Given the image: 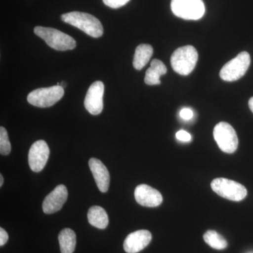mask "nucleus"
Here are the masks:
<instances>
[{
  "label": "nucleus",
  "instance_id": "obj_22",
  "mask_svg": "<svg viewBox=\"0 0 253 253\" xmlns=\"http://www.w3.org/2000/svg\"><path fill=\"white\" fill-rule=\"evenodd\" d=\"M176 137L178 140L184 141V142H189L191 139V134L184 130L177 131L176 134Z\"/></svg>",
  "mask_w": 253,
  "mask_h": 253
},
{
  "label": "nucleus",
  "instance_id": "obj_20",
  "mask_svg": "<svg viewBox=\"0 0 253 253\" xmlns=\"http://www.w3.org/2000/svg\"><path fill=\"white\" fill-rule=\"evenodd\" d=\"M11 146L10 144L7 131L3 126L0 127V154L3 156L9 155L11 152Z\"/></svg>",
  "mask_w": 253,
  "mask_h": 253
},
{
  "label": "nucleus",
  "instance_id": "obj_26",
  "mask_svg": "<svg viewBox=\"0 0 253 253\" xmlns=\"http://www.w3.org/2000/svg\"><path fill=\"white\" fill-rule=\"evenodd\" d=\"M3 183H4V178H3L2 174H1L0 175V186H2Z\"/></svg>",
  "mask_w": 253,
  "mask_h": 253
},
{
  "label": "nucleus",
  "instance_id": "obj_27",
  "mask_svg": "<svg viewBox=\"0 0 253 253\" xmlns=\"http://www.w3.org/2000/svg\"><path fill=\"white\" fill-rule=\"evenodd\" d=\"M60 86H62L63 89H64V86H66V83H64V82H62V83H60Z\"/></svg>",
  "mask_w": 253,
  "mask_h": 253
},
{
  "label": "nucleus",
  "instance_id": "obj_7",
  "mask_svg": "<svg viewBox=\"0 0 253 253\" xmlns=\"http://www.w3.org/2000/svg\"><path fill=\"white\" fill-rule=\"evenodd\" d=\"M213 136L219 149L226 154L235 152L239 146V139L235 129L229 123L221 122L214 126Z\"/></svg>",
  "mask_w": 253,
  "mask_h": 253
},
{
  "label": "nucleus",
  "instance_id": "obj_9",
  "mask_svg": "<svg viewBox=\"0 0 253 253\" xmlns=\"http://www.w3.org/2000/svg\"><path fill=\"white\" fill-rule=\"evenodd\" d=\"M104 84L102 82L96 81L91 84L84 99V104L88 112L96 116L104 109Z\"/></svg>",
  "mask_w": 253,
  "mask_h": 253
},
{
  "label": "nucleus",
  "instance_id": "obj_3",
  "mask_svg": "<svg viewBox=\"0 0 253 253\" xmlns=\"http://www.w3.org/2000/svg\"><path fill=\"white\" fill-rule=\"evenodd\" d=\"M199 59L197 50L193 46L178 48L171 56V66L174 71L181 76H188L194 71Z\"/></svg>",
  "mask_w": 253,
  "mask_h": 253
},
{
  "label": "nucleus",
  "instance_id": "obj_12",
  "mask_svg": "<svg viewBox=\"0 0 253 253\" xmlns=\"http://www.w3.org/2000/svg\"><path fill=\"white\" fill-rule=\"evenodd\" d=\"M68 199V190L63 184L56 186L46 196L42 204V209L45 214H53L62 208Z\"/></svg>",
  "mask_w": 253,
  "mask_h": 253
},
{
  "label": "nucleus",
  "instance_id": "obj_2",
  "mask_svg": "<svg viewBox=\"0 0 253 253\" xmlns=\"http://www.w3.org/2000/svg\"><path fill=\"white\" fill-rule=\"evenodd\" d=\"M34 33L48 46L57 51H67L76 48V42L72 37L55 28L37 26L34 28Z\"/></svg>",
  "mask_w": 253,
  "mask_h": 253
},
{
  "label": "nucleus",
  "instance_id": "obj_23",
  "mask_svg": "<svg viewBox=\"0 0 253 253\" xmlns=\"http://www.w3.org/2000/svg\"><path fill=\"white\" fill-rule=\"evenodd\" d=\"M179 116L182 119L185 120V121H189L194 116V113H193L192 110L189 109V108H184L179 113Z\"/></svg>",
  "mask_w": 253,
  "mask_h": 253
},
{
  "label": "nucleus",
  "instance_id": "obj_8",
  "mask_svg": "<svg viewBox=\"0 0 253 253\" xmlns=\"http://www.w3.org/2000/svg\"><path fill=\"white\" fill-rule=\"evenodd\" d=\"M171 9L176 16L185 20H199L206 11L202 0H172Z\"/></svg>",
  "mask_w": 253,
  "mask_h": 253
},
{
  "label": "nucleus",
  "instance_id": "obj_11",
  "mask_svg": "<svg viewBox=\"0 0 253 253\" xmlns=\"http://www.w3.org/2000/svg\"><path fill=\"white\" fill-rule=\"evenodd\" d=\"M136 202L144 207H158L162 204L163 196L158 190L146 184L136 186L134 191Z\"/></svg>",
  "mask_w": 253,
  "mask_h": 253
},
{
  "label": "nucleus",
  "instance_id": "obj_10",
  "mask_svg": "<svg viewBox=\"0 0 253 253\" xmlns=\"http://www.w3.org/2000/svg\"><path fill=\"white\" fill-rule=\"evenodd\" d=\"M49 156V148L44 140L37 141L32 145L28 154L30 168L33 172H39L45 167Z\"/></svg>",
  "mask_w": 253,
  "mask_h": 253
},
{
  "label": "nucleus",
  "instance_id": "obj_15",
  "mask_svg": "<svg viewBox=\"0 0 253 253\" xmlns=\"http://www.w3.org/2000/svg\"><path fill=\"white\" fill-rule=\"evenodd\" d=\"M167 67L163 61L154 59L151 63V67L146 71L144 82L148 85H156L161 84L160 78L167 73Z\"/></svg>",
  "mask_w": 253,
  "mask_h": 253
},
{
  "label": "nucleus",
  "instance_id": "obj_19",
  "mask_svg": "<svg viewBox=\"0 0 253 253\" xmlns=\"http://www.w3.org/2000/svg\"><path fill=\"white\" fill-rule=\"evenodd\" d=\"M204 239L205 242L214 249H225L228 246L226 239L215 231H206L204 235Z\"/></svg>",
  "mask_w": 253,
  "mask_h": 253
},
{
  "label": "nucleus",
  "instance_id": "obj_18",
  "mask_svg": "<svg viewBox=\"0 0 253 253\" xmlns=\"http://www.w3.org/2000/svg\"><path fill=\"white\" fill-rule=\"evenodd\" d=\"M61 253H73L76 246V235L71 229H64L59 235Z\"/></svg>",
  "mask_w": 253,
  "mask_h": 253
},
{
  "label": "nucleus",
  "instance_id": "obj_17",
  "mask_svg": "<svg viewBox=\"0 0 253 253\" xmlns=\"http://www.w3.org/2000/svg\"><path fill=\"white\" fill-rule=\"evenodd\" d=\"M154 49L149 44H140L136 48L133 59V66L136 70H141L149 63L152 56Z\"/></svg>",
  "mask_w": 253,
  "mask_h": 253
},
{
  "label": "nucleus",
  "instance_id": "obj_5",
  "mask_svg": "<svg viewBox=\"0 0 253 253\" xmlns=\"http://www.w3.org/2000/svg\"><path fill=\"white\" fill-rule=\"evenodd\" d=\"M211 188L221 197L232 201H242L248 194L244 185L225 178L214 179L211 182Z\"/></svg>",
  "mask_w": 253,
  "mask_h": 253
},
{
  "label": "nucleus",
  "instance_id": "obj_24",
  "mask_svg": "<svg viewBox=\"0 0 253 253\" xmlns=\"http://www.w3.org/2000/svg\"><path fill=\"white\" fill-rule=\"evenodd\" d=\"M9 239V235H8L6 231L3 228H0V246H3Z\"/></svg>",
  "mask_w": 253,
  "mask_h": 253
},
{
  "label": "nucleus",
  "instance_id": "obj_25",
  "mask_svg": "<svg viewBox=\"0 0 253 253\" xmlns=\"http://www.w3.org/2000/svg\"><path fill=\"white\" fill-rule=\"evenodd\" d=\"M249 105L250 109H251V111H252V112L253 113V96L252 98H251V99H250Z\"/></svg>",
  "mask_w": 253,
  "mask_h": 253
},
{
  "label": "nucleus",
  "instance_id": "obj_16",
  "mask_svg": "<svg viewBox=\"0 0 253 253\" xmlns=\"http://www.w3.org/2000/svg\"><path fill=\"white\" fill-rule=\"evenodd\" d=\"M89 224L94 227L104 229L109 225V219L107 212L99 206H93L89 208L87 214Z\"/></svg>",
  "mask_w": 253,
  "mask_h": 253
},
{
  "label": "nucleus",
  "instance_id": "obj_1",
  "mask_svg": "<svg viewBox=\"0 0 253 253\" xmlns=\"http://www.w3.org/2000/svg\"><path fill=\"white\" fill-rule=\"evenodd\" d=\"M63 22L79 28L92 38H98L104 34V28L99 19L87 13L72 11L61 15Z\"/></svg>",
  "mask_w": 253,
  "mask_h": 253
},
{
  "label": "nucleus",
  "instance_id": "obj_4",
  "mask_svg": "<svg viewBox=\"0 0 253 253\" xmlns=\"http://www.w3.org/2000/svg\"><path fill=\"white\" fill-rule=\"evenodd\" d=\"M250 65H251L250 54L246 51H243L223 66L219 73V76L224 81H238L246 74Z\"/></svg>",
  "mask_w": 253,
  "mask_h": 253
},
{
  "label": "nucleus",
  "instance_id": "obj_21",
  "mask_svg": "<svg viewBox=\"0 0 253 253\" xmlns=\"http://www.w3.org/2000/svg\"><path fill=\"white\" fill-rule=\"evenodd\" d=\"M129 0H103L105 4L112 9H118L124 6Z\"/></svg>",
  "mask_w": 253,
  "mask_h": 253
},
{
  "label": "nucleus",
  "instance_id": "obj_14",
  "mask_svg": "<svg viewBox=\"0 0 253 253\" xmlns=\"http://www.w3.org/2000/svg\"><path fill=\"white\" fill-rule=\"evenodd\" d=\"M89 166L100 191L107 192L110 185V174L107 168L100 160L94 158L89 160Z\"/></svg>",
  "mask_w": 253,
  "mask_h": 253
},
{
  "label": "nucleus",
  "instance_id": "obj_6",
  "mask_svg": "<svg viewBox=\"0 0 253 253\" xmlns=\"http://www.w3.org/2000/svg\"><path fill=\"white\" fill-rule=\"evenodd\" d=\"M63 95L64 89L62 86L56 85L35 89L28 95L27 100L33 106L47 108L57 103Z\"/></svg>",
  "mask_w": 253,
  "mask_h": 253
},
{
  "label": "nucleus",
  "instance_id": "obj_13",
  "mask_svg": "<svg viewBox=\"0 0 253 253\" xmlns=\"http://www.w3.org/2000/svg\"><path fill=\"white\" fill-rule=\"evenodd\" d=\"M152 239L151 232L148 230H139L129 234L124 241L123 248L127 253H137L144 249Z\"/></svg>",
  "mask_w": 253,
  "mask_h": 253
}]
</instances>
